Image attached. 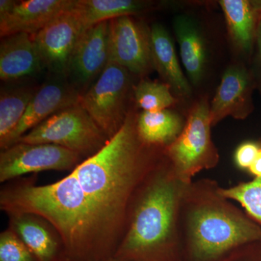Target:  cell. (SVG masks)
<instances>
[{"label": "cell", "instance_id": "1", "mask_svg": "<svg viewBox=\"0 0 261 261\" xmlns=\"http://www.w3.org/2000/svg\"><path fill=\"white\" fill-rule=\"evenodd\" d=\"M130 109L124 124L102 149L59 181L39 185L17 178L0 190L7 215L34 214L49 221L64 243L66 261H108L126 230L134 196L165 156L164 147L145 143Z\"/></svg>", "mask_w": 261, "mask_h": 261}, {"label": "cell", "instance_id": "2", "mask_svg": "<svg viewBox=\"0 0 261 261\" xmlns=\"http://www.w3.org/2000/svg\"><path fill=\"white\" fill-rule=\"evenodd\" d=\"M187 185L178 179L165 154L135 192L114 259L182 261L178 219Z\"/></svg>", "mask_w": 261, "mask_h": 261}, {"label": "cell", "instance_id": "3", "mask_svg": "<svg viewBox=\"0 0 261 261\" xmlns=\"http://www.w3.org/2000/svg\"><path fill=\"white\" fill-rule=\"evenodd\" d=\"M219 188L210 178L187 185L178 219L182 261H219L261 242V225L221 195Z\"/></svg>", "mask_w": 261, "mask_h": 261}, {"label": "cell", "instance_id": "4", "mask_svg": "<svg viewBox=\"0 0 261 261\" xmlns=\"http://www.w3.org/2000/svg\"><path fill=\"white\" fill-rule=\"evenodd\" d=\"M210 103L206 97L196 101L177 139L165 148V154L178 179L189 185L202 170L217 166L220 156L211 138Z\"/></svg>", "mask_w": 261, "mask_h": 261}, {"label": "cell", "instance_id": "5", "mask_svg": "<svg viewBox=\"0 0 261 261\" xmlns=\"http://www.w3.org/2000/svg\"><path fill=\"white\" fill-rule=\"evenodd\" d=\"M109 140L79 102L58 111L17 142L61 146L87 159L99 152Z\"/></svg>", "mask_w": 261, "mask_h": 261}, {"label": "cell", "instance_id": "6", "mask_svg": "<svg viewBox=\"0 0 261 261\" xmlns=\"http://www.w3.org/2000/svg\"><path fill=\"white\" fill-rule=\"evenodd\" d=\"M132 75L109 62L97 81L82 95L80 104L108 138L118 133L129 113Z\"/></svg>", "mask_w": 261, "mask_h": 261}, {"label": "cell", "instance_id": "7", "mask_svg": "<svg viewBox=\"0 0 261 261\" xmlns=\"http://www.w3.org/2000/svg\"><path fill=\"white\" fill-rule=\"evenodd\" d=\"M84 160L80 154L61 146L16 142L0 152V182L50 170L72 171Z\"/></svg>", "mask_w": 261, "mask_h": 261}, {"label": "cell", "instance_id": "8", "mask_svg": "<svg viewBox=\"0 0 261 261\" xmlns=\"http://www.w3.org/2000/svg\"><path fill=\"white\" fill-rule=\"evenodd\" d=\"M109 62L142 78L153 68L150 28L133 16L109 20Z\"/></svg>", "mask_w": 261, "mask_h": 261}, {"label": "cell", "instance_id": "9", "mask_svg": "<svg viewBox=\"0 0 261 261\" xmlns=\"http://www.w3.org/2000/svg\"><path fill=\"white\" fill-rule=\"evenodd\" d=\"M82 32L72 9L34 34L43 68L51 75L68 79L70 58Z\"/></svg>", "mask_w": 261, "mask_h": 261}, {"label": "cell", "instance_id": "10", "mask_svg": "<svg viewBox=\"0 0 261 261\" xmlns=\"http://www.w3.org/2000/svg\"><path fill=\"white\" fill-rule=\"evenodd\" d=\"M82 95L68 79L51 75L39 86L23 118L1 150L14 145L25 134L58 111L80 102Z\"/></svg>", "mask_w": 261, "mask_h": 261}, {"label": "cell", "instance_id": "11", "mask_svg": "<svg viewBox=\"0 0 261 261\" xmlns=\"http://www.w3.org/2000/svg\"><path fill=\"white\" fill-rule=\"evenodd\" d=\"M109 63V20L81 34L70 58L68 80L82 94Z\"/></svg>", "mask_w": 261, "mask_h": 261}, {"label": "cell", "instance_id": "12", "mask_svg": "<svg viewBox=\"0 0 261 261\" xmlns=\"http://www.w3.org/2000/svg\"><path fill=\"white\" fill-rule=\"evenodd\" d=\"M253 88V79L245 67H228L210 104L212 126L228 116L244 120L250 116L254 110Z\"/></svg>", "mask_w": 261, "mask_h": 261}, {"label": "cell", "instance_id": "13", "mask_svg": "<svg viewBox=\"0 0 261 261\" xmlns=\"http://www.w3.org/2000/svg\"><path fill=\"white\" fill-rule=\"evenodd\" d=\"M8 216V228L30 249L38 261H66L63 239L49 221L28 213Z\"/></svg>", "mask_w": 261, "mask_h": 261}, {"label": "cell", "instance_id": "14", "mask_svg": "<svg viewBox=\"0 0 261 261\" xmlns=\"http://www.w3.org/2000/svg\"><path fill=\"white\" fill-rule=\"evenodd\" d=\"M75 0L17 1L8 15L0 18L1 37L27 33L35 34L53 20L73 9Z\"/></svg>", "mask_w": 261, "mask_h": 261}, {"label": "cell", "instance_id": "15", "mask_svg": "<svg viewBox=\"0 0 261 261\" xmlns=\"http://www.w3.org/2000/svg\"><path fill=\"white\" fill-rule=\"evenodd\" d=\"M43 69L37 46L31 34L18 33L2 37L0 79L5 82L34 76Z\"/></svg>", "mask_w": 261, "mask_h": 261}, {"label": "cell", "instance_id": "16", "mask_svg": "<svg viewBox=\"0 0 261 261\" xmlns=\"http://www.w3.org/2000/svg\"><path fill=\"white\" fill-rule=\"evenodd\" d=\"M151 46L154 69L176 95L190 97L191 86L182 71L171 36L161 24L150 27Z\"/></svg>", "mask_w": 261, "mask_h": 261}, {"label": "cell", "instance_id": "17", "mask_svg": "<svg viewBox=\"0 0 261 261\" xmlns=\"http://www.w3.org/2000/svg\"><path fill=\"white\" fill-rule=\"evenodd\" d=\"M173 27L182 63L191 83L198 85L205 75L208 58L205 38L195 22L186 15L176 17Z\"/></svg>", "mask_w": 261, "mask_h": 261}, {"label": "cell", "instance_id": "18", "mask_svg": "<svg viewBox=\"0 0 261 261\" xmlns=\"http://www.w3.org/2000/svg\"><path fill=\"white\" fill-rule=\"evenodd\" d=\"M153 2L138 0H75L73 12L82 31L101 22L120 17L133 16L153 10Z\"/></svg>", "mask_w": 261, "mask_h": 261}, {"label": "cell", "instance_id": "19", "mask_svg": "<svg viewBox=\"0 0 261 261\" xmlns=\"http://www.w3.org/2000/svg\"><path fill=\"white\" fill-rule=\"evenodd\" d=\"M230 39L235 48L244 54H250L255 46L258 13L254 1L221 0Z\"/></svg>", "mask_w": 261, "mask_h": 261}, {"label": "cell", "instance_id": "20", "mask_svg": "<svg viewBox=\"0 0 261 261\" xmlns=\"http://www.w3.org/2000/svg\"><path fill=\"white\" fill-rule=\"evenodd\" d=\"M185 121L177 113L166 109L158 112L142 111L137 115L139 135L148 145L166 148L181 133Z\"/></svg>", "mask_w": 261, "mask_h": 261}, {"label": "cell", "instance_id": "21", "mask_svg": "<svg viewBox=\"0 0 261 261\" xmlns=\"http://www.w3.org/2000/svg\"><path fill=\"white\" fill-rule=\"evenodd\" d=\"M39 87L15 85L1 88L0 94V148L23 118L27 107Z\"/></svg>", "mask_w": 261, "mask_h": 261}, {"label": "cell", "instance_id": "22", "mask_svg": "<svg viewBox=\"0 0 261 261\" xmlns=\"http://www.w3.org/2000/svg\"><path fill=\"white\" fill-rule=\"evenodd\" d=\"M165 82L142 80L134 86L133 97L137 107L145 112H158L174 106L177 99Z\"/></svg>", "mask_w": 261, "mask_h": 261}, {"label": "cell", "instance_id": "23", "mask_svg": "<svg viewBox=\"0 0 261 261\" xmlns=\"http://www.w3.org/2000/svg\"><path fill=\"white\" fill-rule=\"evenodd\" d=\"M219 192L230 200L238 202L250 218L261 225V178L228 188L220 187Z\"/></svg>", "mask_w": 261, "mask_h": 261}, {"label": "cell", "instance_id": "24", "mask_svg": "<svg viewBox=\"0 0 261 261\" xmlns=\"http://www.w3.org/2000/svg\"><path fill=\"white\" fill-rule=\"evenodd\" d=\"M0 261H38L23 242L10 228L0 233Z\"/></svg>", "mask_w": 261, "mask_h": 261}, {"label": "cell", "instance_id": "25", "mask_svg": "<svg viewBox=\"0 0 261 261\" xmlns=\"http://www.w3.org/2000/svg\"><path fill=\"white\" fill-rule=\"evenodd\" d=\"M260 147V141H245L235 150L233 160L237 167L244 171H248Z\"/></svg>", "mask_w": 261, "mask_h": 261}, {"label": "cell", "instance_id": "26", "mask_svg": "<svg viewBox=\"0 0 261 261\" xmlns=\"http://www.w3.org/2000/svg\"><path fill=\"white\" fill-rule=\"evenodd\" d=\"M219 261H261V242L240 247Z\"/></svg>", "mask_w": 261, "mask_h": 261}, {"label": "cell", "instance_id": "27", "mask_svg": "<svg viewBox=\"0 0 261 261\" xmlns=\"http://www.w3.org/2000/svg\"><path fill=\"white\" fill-rule=\"evenodd\" d=\"M259 141L260 142V149L251 166L247 171V173H250L253 178H261V139Z\"/></svg>", "mask_w": 261, "mask_h": 261}, {"label": "cell", "instance_id": "28", "mask_svg": "<svg viewBox=\"0 0 261 261\" xmlns=\"http://www.w3.org/2000/svg\"><path fill=\"white\" fill-rule=\"evenodd\" d=\"M255 46L256 47V58L257 64L261 70V16L257 22L256 34H255ZM254 46V47H255Z\"/></svg>", "mask_w": 261, "mask_h": 261}, {"label": "cell", "instance_id": "29", "mask_svg": "<svg viewBox=\"0 0 261 261\" xmlns=\"http://www.w3.org/2000/svg\"><path fill=\"white\" fill-rule=\"evenodd\" d=\"M17 1L15 0H1L0 1V18L8 15L14 8Z\"/></svg>", "mask_w": 261, "mask_h": 261}, {"label": "cell", "instance_id": "30", "mask_svg": "<svg viewBox=\"0 0 261 261\" xmlns=\"http://www.w3.org/2000/svg\"><path fill=\"white\" fill-rule=\"evenodd\" d=\"M255 7L259 13V16H261V1H255Z\"/></svg>", "mask_w": 261, "mask_h": 261}, {"label": "cell", "instance_id": "31", "mask_svg": "<svg viewBox=\"0 0 261 261\" xmlns=\"http://www.w3.org/2000/svg\"><path fill=\"white\" fill-rule=\"evenodd\" d=\"M108 261H118V260H116V259L113 258V259H111V260H109Z\"/></svg>", "mask_w": 261, "mask_h": 261}]
</instances>
